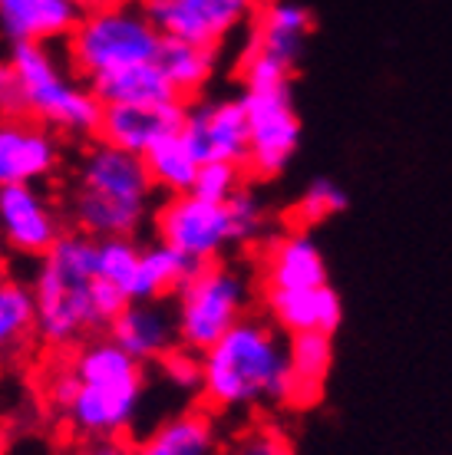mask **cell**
Masks as SVG:
<instances>
[{
  "label": "cell",
  "instance_id": "cell-10",
  "mask_svg": "<svg viewBox=\"0 0 452 455\" xmlns=\"http://www.w3.org/2000/svg\"><path fill=\"white\" fill-rule=\"evenodd\" d=\"M67 235V212L44 185L0 188V244L17 258H44Z\"/></svg>",
  "mask_w": 452,
  "mask_h": 455
},
{
  "label": "cell",
  "instance_id": "cell-7",
  "mask_svg": "<svg viewBox=\"0 0 452 455\" xmlns=\"http://www.w3.org/2000/svg\"><path fill=\"white\" fill-rule=\"evenodd\" d=\"M172 300H175V314H179L182 347L202 356L238 320L248 317L251 281L235 264L208 261L189 274V281L179 287V294Z\"/></svg>",
  "mask_w": 452,
  "mask_h": 455
},
{
  "label": "cell",
  "instance_id": "cell-1",
  "mask_svg": "<svg viewBox=\"0 0 452 455\" xmlns=\"http://www.w3.org/2000/svg\"><path fill=\"white\" fill-rule=\"evenodd\" d=\"M156 182L142 156L90 139L69 165L63 212L90 238H136L156 215Z\"/></svg>",
  "mask_w": 452,
  "mask_h": 455
},
{
  "label": "cell",
  "instance_id": "cell-17",
  "mask_svg": "<svg viewBox=\"0 0 452 455\" xmlns=\"http://www.w3.org/2000/svg\"><path fill=\"white\" fill-rule=\"evenodd\" d=\"M311 11L297 0H268L254 13V30H251V53L271 57L284 67H297L304 53V44L311 36Z\"/></svg>",
  "mask_w": 452,
  "mask_h": 455
},
{
  "label": "cell",
  "instance_id": "cell-36",
  "mask_svg": "<svg viewBox=\"0 0 452 455\" xmlns=\"http://www.w3.org/2000/svg\"><path fill=\"white\" fill-rule=\"evenodd\" d=\"M83 11H96V7H109V4H119V0H77Z\"/></svg>",
  "mask_w": 452,
  "mask_h": 455
},
{
  "label": "cell",
  "instance_id": "cell-34",
  "mask_svg": "<svg viewBox=\"0 0 452 455\" xmlns=\"http://www.w3.org/2000/svg\"><path fill=\"white\" fill-rule=\"evenodd\" d=\"M27 100H23V83L17 76V67L11 60H0V123L4 119H23Z\"/></svg>",
  "mask_w": 452,
  "mask_h": 455
},
{
  "label": "cell",
  "instance_id": "cell-16",
  "mask_svg": "<svg viewBox=\"0 0 452 455\" xmlns=\"http://www.w3.org/2000/svg\"><path fill=\"white\" fill-rule=\"evenodd\" d=\"M83 17L77 0H0V40L20 44H67Z\"/></svg>",
  "mask_w": 452,
  "mask_h": 455
},
{
  "label": "cell",
  "instance_id": "cell-11",
  "mask_svg": "<svg viewBox=\"0 0 452 455\" xmlns=\"http://www.w3.org/2000/svg\"><path fill=\"white\" fill-rule=\"evenodd\" d=\"M162 36L222 46L258 13V0H142Z\"/></svg>",
  "mask_w": 452,
  "mask_h": 455
},
{
  "label": "cell",
  "instance_id": "cell-2",
  "mask_svg": "<svg viewBox=\"0 0 452 455\" xmlns=\"http://www.w3.org/2000/svg\"><path fill=\"white\" fill-rule=\"evenodd\" d=\"M202 396L215 410L291 403V360L281 331L261 317L238 320L202 353Z\"/></svg>",
  "mask_w": 452,
  "mask_h": 455
},
{
  "label": "cell",
  "instance_id": "cell-29",
  "mask_svg": "<svg viewBox=\"0 0 452 455\" xmlns=\"http://www.w3.org/2000/svg\"><path fill=\"white\" fill-rule=\"evenodd\" d=\"M343 208H347L343 188H340L337 182H330V179H314V182L304 188V195L297 198L295 215H297V221H304V225H317V221H327L330 215H337Z\"/></svg>",
  "mask_w": 452,
  "mask_h": 455
},
{
  "label": "cell",
  "instance_id": "cell-3",
  "mask_svg": "<svg viewBox=\"0 0 452 455\" xmlns=\"http://www.w3.org/2000/svg\"><path fill=\"white\" fill-rule=\"evenodd\" d=\"M96 238L69 228L36 261V340L50 350H69L106 331L96 310Z\"/></svg>",
  "mask_w": 452,
  "mask_h": 455
},
{
  "label": "cell",
  "instance_id": "cell-24",
  "mask_svg": "<svg viewBox=\"0 0 452 455\" xmlns=\"http://www.w3.org/2000/svg\"><path fill=\"white\" fill-rule=\"evenodd\" d=\"M156 63L169 83L179 90L182 100H192L212 83L218 69V50L215 46L189 44V40H175V36H162Z\"/></svg>",
  "mask_w": 452,
  "mask_h": 455
},
{
  "label": "cell",
  "instance_id": "cell-12",
  "mask_svg": "<svg viewBox=\"0 0 452 455\" xmlns=\"http://www.w3.org/2000/svg\"><path fill=\"white\" fill-rule=\"evenodd\" d=\"M182 136L192 146L202 165L205 162H231V165L248 169L251 129L241 96H215V100L189 103Z\"/></svg>",
  "mask_w": 452,
  "mask_h": 455
},
{
  "label": "cell",
  "instance_id": "cell-23",
  "mask_svg": "<svg viewBox=\"0 0 452 455\" xmlns=\"http://www.w3.org/2000/svg\"><path fill=\"white\" fill-rule=\"evenodd\" d=\"M287 360H291V406L314 403L334 363L330 333H291Z\"/></svg>",
  "mask_w": 452,
  "mask_h": 455
},
{
  "label": "cell",
  "instance_id": "cell-28",
  "mask_svg": "<svg viewBox=\"0 0 452 455\" xmlns=\"http://www.w3.org/2000/svg\"><path fill=\"white\" fill-rule=\"evenodd\" d=\"M228 212H231V228H235V244H251L264 235L268 228V208L251 192L248 185H241L231 198H228Z\"/></svg>",
  "mask_w": 452,
  "mask_h": 455
},
{
  "label": "cell",
  "instance_id": "cell-22",
  "mask_svg": "<svg viewBox=\"0 0 452 455\" xmlns=\"http://www.w3.org/2000/svg\"><path fill=\"white\" fill-rule=\"evenodd\" d=\"M93 92L102 100V106L113 103H129V106H162L182 100L179 90L169 83V76L162 73L156 60L152 63H139V67L116 69L109 76H100L90 83Z\"/></svg>",
  "mask_w": 452,
  "mask_h": 455
},
{
  "label": "cell",
  "instance_id": "cell-31",
  "mask_svg": "<svg viewBox=\"0 0 452 455\" xmlns=\"http://www.w3.org/2000/svg\"><path fill=\"white\" fill-rule=\"evenodd\" d=\"M158 376L179 393H202V356L185 347H175L169 356L158 360Z\"/></svg>",
  "mask_w": 452,
  "mask_h": 455
},
{
  "label": "cell",
  "instance_id": "cell-35",
  "mask_svg": "<svg viewBox=\"0 0 452 455\" xmlns=\"http://www.w3.org/2000/svg\"><path fill=\"white\" fill-rule=\"evenodd\" d=\"M77 455H139V443L125 435H90L77 443Z\"/></svg>",
  "mask_w": 452,
  "mask_h": 455
},
{
  "label": "cell",
  "instance_id": "cell-13",
  "mask_svg": "<svg viewBox=\"0 0 452 455\" xmlns=\"http://www.w3.org/2000/svg\"><path fill=\"white\" fill-rule=\"evenodd\" d=\"M63 169V142L53 129L36 119L0 123V188L7 185H44Z\"/></svg>",
  "mask_w": 452,
  "mask_h": 455
},
{
  "label": "cell",
  "instance_id": "cell-18",
  "mask_svg": "<svg viewBox=\"0 0 452 455\" xmlns=\"http://www.w3.org/2000/svg\"><path fill=\"white\" fill-rule=\"evenodd\" d=\"M327 284V261L307 231L271 241L264 254V291H304Z\"/></svg>",
  "mask_w": 452,
  "mask_h": 455
},
{
  "label": "cell",
  "instance_id": "cell-15",
  "mask_svg": "<svg viewBox=\"0 0 452 455\" xmlns=\"http://www.w3.org/2000/svg\"><path fill=\"white\" fill-rule=\"evenodd\" d=\"M185 109H189L185 100L162 103V106H129V103L102 106V123L96 139H106V142L125 148V152L146 156L149 148L158 146L162 139L182 132Z\"/></svg>",
  "mask_w": 452,
  "mask_h": 455
},
{
  "label": "cell",
  "instance_id": "cell-21",
  "mask_svg": "<svg viewBox=\"0 0 452 455\" xmlns=\"http://www.w3.org/2000/svg\"><path fill=\"white\" fill-rule=\"evenodd\" d=\"M139 455H218V429L202 410L175 412L139 443Z\"/></svg>",
  "mask_w": 452,
  "mask_h": 455
},
{
  "label": "cell",
  "instance_id": "cell-14",
  "mask_svg": "<svg viewBox=\"0 0 452 455\" xmlns=\"http://www.w3.org/2000/svg\"><path fill=\"white\" fill-rule=\"evenodd\" d=\"M106 333L123 347L133 360L142 366H156L162 356H169L179 340V314L175 300H129L119 317L106 327Z\"/></svg>",
  "mask_w": 452,
  "mask_h": 455
},
{
  "label": "cell",
  "instance_id": "cell-25",
  "mask_svg": "<svg viewBox=\"0 0 452 455\" xmlns=\"http://www.w3.org/2000/svg\"><path fill=\"white\" fill-rule=\"evenodd\" d=\"M36 337L34 287L0 271V363L13 360Z\"/></svg>",
  "mask_w": 452,
  "mask_h": 455
},
{
  "label": "cell",
  "instance_id": "cell-27",
  "mask_svg": "<svg viewBox=\"0 0 452 455\" xmlns=\"http://www.w3.org/2000/svg\"><path fill=\"white\" fill-rule=\"evenodd\" d=\"M142 258V244L136 238H102L96 241V274L116 287H129ZM129 297V294H125Z\"/></svg>",
  "mask_w": 452,
  "mask_h": 455
},
{
  "label": "cell",
  "instance_id": "cell-20",
  "mask_svg": "<svg viewBox=\"0 0 452 455\" xmlns=\"http://www.w3.org/2000/svg\"><path fill=\"white\" fill-rule=\"evenodd\" d=\"M195 267H202V264H195L192 258H185V254H179V251L162 244V241L142 244V258H139V267L133 274L129 287H125V294H129V300H165V297H175Z\"/></svg>",
  "mask_w": 452,
  "mask_h": 455
},
{
  "label": "cell",
  "instance_id": "cell-8",
  "mask_svg": "<svg viewBox=\"0 0 452 455\" xmlns=\"http://www.w3.org/2000/svg\"><path fill=\"white\" fill-rule=\"evenodd\" d=\"M241 100L248 109L251 129L248 169L261 179H271L284 172V165L295 159L301 146V116H297L291 80L245 86Z\"/></svg>",
  "mask_w": 452,
  "mask_h": 455
},
{
  "label": "cell",
  "instance_id": "cell-4",
  "mask_svg": "<svg viewBox=\"0 0 452 455\" xmlns=\"http://www.w3.org/2000/svg\"><path fill=\"white\" fill-rule=\"evenodd\" d=\"M69 363L79 376V393L67 410L77 439L125 435L146 396V366L133 360L109 333H96L73 350Z\"/></svg>",
  "mask_w": 452,
  "mask_h": 455
},
{
  "label": "cell",
  "instance_id": "cell-33",
  "mask_svg": "<svg viewBox=\"0 0 452 455\" xmlns=\"http://www.w3.org/2000/svg\"><path fill=\"white\" fill-rule=\"evenodd\" d=\"M228 455H295V449L278 429L258 426V429H248L245 435H238L235 449Z\"/></svg>",
  "mask_w": 452,
  "mask_h": 455
},
{
  "label": "cell",
  "instance_id": "cell-32",
  "mask_svg": "<svg viewBox=\"0 0 452 455\" xmlns=\"http://www.w3.org/2000/svg\"><path fill=\"white\" fill-rule=\"evenodd\" d=\"M44 393H46V403H50L60 416H67V410L73 406V399H77V393H79V376L69 360L57 363L50 373H46Z\"/></svg>",
  "mask_w": 452,
  "mask_h": 455
},
{
  "label": "cell",
  "instance_id": "cell-6",
  "mask_svg": "<svg viewBox=\"0 0 452 455\" xmlns=\"http://www.w3.org/2000/svg\"><path fill=\"white\" fill-rule=\"evenodd\" d=\"M162 34L146 13L142 0H119L109 7L83 11L67 36V60L77 76L96 83L116 69L152 63L158 57Z\"/></svg>",
  "mask_w": 452,
  "mask_h": 455
},
{
  "label": "cell",
  "instance_id": "cell-26",
  "mask_svg": "<svg viewBox=\"0 0 452 455\" xmlns=\"http://www.w3.org/2000/svg\"><path fill=\"white\" fill-rule=\"evenodd\" d=\"M142 159H146L149 175H152L156 188L165 195L192 192L195 179H198V169H202V162H198V156L192 152V146L185 142L182 132L162 139L158 146L149 148Z\"/></svg>",
  "mask_w": 452,
  "mask_h": 455
},
{
  "label": "cell",
  "instance_id": "cell-5",
  "mask_svg": "<svg viewBox=\"0 0 452 455\" xmlns=\"http://www.w3.org/2000/svg\"><path fill=\"white\" fill-rule=\"evenodd\" d=\"M11 63L23 83L27 116L57 136L96 139L102 123V100L77 69L69 67L67 53L60 57L46 44L11 46Z\"/></svg>",
  "mask_w": 452,
  "mask_h": 455
},
{
  "label": "cell",
  "instance_id": "cell-19",
  "mask_svg": "<svg viewBox=\"0 0 452 455\" xmlns=\"http://www.w3.org/2000/svg\"><path fill=\"white\" fill-rule=\"evenodd\" d=\"M264 304L274 323L287 333H334L343 317V304L330 284L304 291H264Z\"/></svg>",
  "mask_w": 452,
  "mask_h": 455
},
{
  "label": "cell",
  "instance_id": "cell-9",
  "mask_svg": "<svg viewBox=\"0 0 452 455\" xmlns=\"http://www.w3.org/2000/svg\"><path fill=\"white\" fill-rule=\"evenodd\" d=\"M152 228L156 241L192 258L195 264L222 261V254L235 244L228 202H208L195 192L169 195L165 202H158Z\"/></svg>",
  "mask_w": 452,
  "mask_h": 455
},
{
  "label": "cell",
  "instance_id": "cell-30",
  "mask_svg": "<svg viewBox=\"0 0 452 455\" xmlns=\"http://www.w3.org/2000/svg\"><path fill=\"white\" fill-rule=\"evenodd\" d=\"M245 185V169L231 162H205L195 179V195H202L208 202H228L231 195Z\"/></svg>",
  "mask_w": 452,
  "mask_h": 455
}]
</instances>
